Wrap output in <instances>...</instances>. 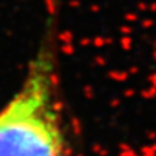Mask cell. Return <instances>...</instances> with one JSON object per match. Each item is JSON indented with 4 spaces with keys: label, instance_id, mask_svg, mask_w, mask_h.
Returning <instances> with one entry per match:
<instances>
[{
    "label": "cell",
    "instance_id": "cell-1",
    "mask_svg": "<svg viewBox=\"0 0 156 156\" xmlns=\"http://www.w3.org/2000/svg\"><path fill=\"white\" fill-rule=\"evenodd\" d=\"M55 35L49 23L22 83L0 107V156H69Z\"/></svg>",
    "mask_w": 156,
    "mask_h": 156
}]
</instances>
